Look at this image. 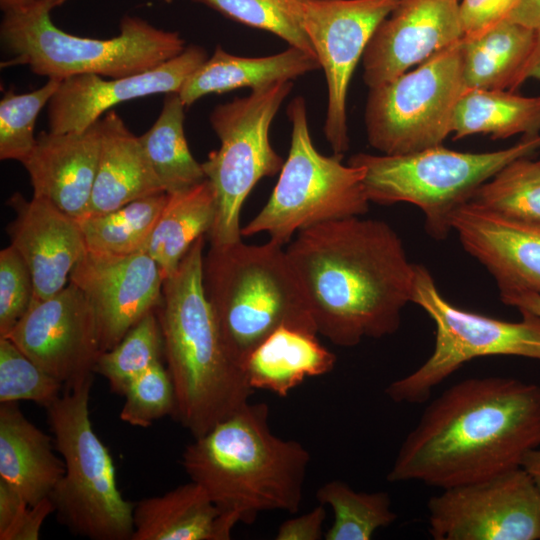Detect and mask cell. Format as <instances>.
<instances>
[{
    "instance_id": "f907efd6",
    "label": "cell",
    "mask_w": 540,
    "mask_h": 540,
    "mask_svg": "<svg viewBox=\"0 0 540 540\" xmlns=\"http://www.w3.org/2000/svg\"><path fill=\"white\" fill-rule=\"evenodd\" d=\"M164 1H166V2H171V0H164Z\"/></svg>"
},
{
    "instance_id": "5bb4252c",
    "label": "cell",
    "mask_w": 540,
    "mask_h": 540,
    "mask_svg": "<svg viewBox=\"0 0 540 540\" xmlns=\"http://www.w3.org/2000/svg\"><path fill=\"white\" fill-rule=\"evenodd\" d=\"M399 0H298L303 28L327 83L324 135L333 153L349 149L346 102L354 70L378 25Z\"/></svg>"
},
{
    "instance_id": "7bdbcfd3",
    "label": "cell",
    "mask_w": 540,
    "mask_h": 540,
    "mask_svg": "<svg viewBox=\"0 0 540 540\" xmlns=\"http://www.w3.org/2000/svg\"><path fill=\"white\" fill-rule=\"evenodd\" d=\"M52 512H54V506L49 497L29 506L9 540H37L45 519Z\"/></svg>"
},
{
    "instance_id": "f6af8a7d",
    "label": "cell",
    "mask_w": 540,
    "mask_h": 540,
    "mask_svg": "<svg viewBox=\"0 0 540 540\" xmlns=\"http://www.w3.org/2000/svg\"><path fill=\"white\" fill-rule=\"evenodd\" d=\"M503 303L516 307L519 311H528L540 317V295L534 292L502 293Z\"/></svg>"
},
{
    "instance_id": "4dcf8cb0",
    "label": "cell",
    "mask_w": 540,
    "mask_h": 540,
    "mask_svg": "<svg viewBox=\"0 0 540 540\" xmlns=\"http://www.w3.org/2000/svg\"><path fill=\"white\" fill-rule=\"evenodd\" d=\"M167 199L168 194L160 192L78 218L87 250L117 256L143 250Z\"/></svg>"
},
{
    "instance_id": "30bf717a",
    "label": "cell",
    "mask_w": 540,
    "mask_h": 540,
    "mask_svg": "<svg viewBox=\"0 0 540 540\" xmlns=\"http://www.w3.org/2000/svg\"><path fill=\"white\" fill-rule=\"evenodd\" d=\"M293 82L279 81L216 106L210 124L220 146L202 163L216 200L211 246L241 240L242 206L263 177L280 172L284 160L270 142V127Z\"/></svg>"
},
{
    "instance_id": "681fc988",
    "label": "cell",
    "mask_w": 540,
    "mask_h": 540,
    "mask_svg": "<svg viewBox=\"0 0 540 540\" xmlns=\"http://www.w3.org/2000/svg\"><path fill=\"white\" fill-rule=\"evenodd\" d=\"M49 1L54 5V7H57V6L62 5L67 0H49Z\"/></svg>"
},
{
    "instance_id": "83f0119b",
    "label": "cell",
    "mask_w": 540,
    "mask_h": 540,
    "mask_svg": "<svg viewBox=\"0 0 540 540\" xmlns=\"http://www.w3.org/2000/svg\"><path fill=\"white\" fill-rule=\"evenodd\" d=\"M216 214L211 183L205 179L183 191L168 194L145 250L165 277L172 274L195 241L209 234Z\"/></svg>"
},
{
    "instance_id": "f1b7e54d",
    "label": "cell",
    "mask_w": 540,
    "mask_h": 540,
    "mask_svg": "<svg viewBox=\"0 0 540 540\" xmlns=\"http://www.w3.org/2000/svg\"><path fill=\"white\" fill-rule=\"evenodd\" d=\"M454 140L476 134L505 139L540 135V96L509 90L465 89L452 120Z\"/></svg>"
},
{
    "instance_id": "d6986e66",
    "label": "cell",
    "mask_w": 540,
    "mask_h": 540,
    "mask_svg": "<svg viewBox=\"0 0 540 540\" xmlns=\"http://www.w3.org/2000/svg\"><path fill=\"white\" fill-rule=\"evenodd\" d=\"M464 249L496 279L500 294L540 295V224L509 219L470 201L451 216Z\"/></svg>"
},
{
    "instance_id": "6da1fadb",
    "label": "cell",
    "mask_w": 540,
    "mask_h": 540,
    "mask_svg": "<svg viewBox=\"0 0 540 540\" xmlns=\"http://www.w3.org/2000/svg\"><path fill=\"white\" fill-rule=\"evenodd\" d=\"M318 334L337 346L400 327L415 264L386 222L348 217L300 230L285 249Z\"/></svg>"
},
{
    "instance_id": "277c9868",
    "label": "cell",
    "mask_w": 540,
    "mask_h": 540,
    "mask_svg": "<svg viewBox=\"0 0 540 540\" xmlns=\"http://www.w3.org/2000/svg\"><path fill=\"white\" fill-rule=\"evenodd\" d=\"M308 450L276 436L266 403H246L184 450L182 466L237 524L259 513H295L303 499Z\"/></svg>"
},
{
    "instance_id": "484cf974",
    "label": "cell",
    "mask_w": 540,
    "mask_h": 540,
    "mask_svg": "<svg viewBox=\"0 0 540 540\" xmlns=\"http://www.w3.org/2000/svg\"><path fill=\"white\" fill-rule=\"evenodd\" d=\"M319 68L315 57L291 46L263 57L236 56L217 46L213 55L185 81L178 94L189 107L209 94H223L243 87L254 90L279 81H292Z\"/></svg>"
},
{
    "instance_id": "bcb514c9",
    "label": "cell",
    "mask_w": 540,
    "mask_h": 540,
    "mask_svg": "<svg viewBox=\"0 0 540 540\" xmlns=\"http://www.w3.org/2000/svg\"><path fill=\"white\" fill-rule=\"evenodd\" d=\"M531 78L540 79V28L536 30L533 50L518 78V88Z\"/></svg>"
},
{
    "instance_id": "cb8c5ba5",
    "label": "cell",
    "mask_w": 540,
    "mask_h": 540,
    "mask_svg": "<svg viewBox=\"0 0 540 540\" xmlns=\"http://www.w3.org/2000/svg\"><path fill=\"white\" fill-rule=\"evenodd\" d=\"M51 438L30 422L17 402L0 405V479L29 506L47 498L65 472Z\"/></svg>"
},
{
    "instance_id": "2e32d148",
    "label": "cell",
    "mask_w": 540,
    "mask_h": 540,
    "mask_svg": "<svg viewBox=\"0 0 540 540\" xmlns=\"http://www.w3.org/2000/svg\"><path fill=\"white\" fill-rule=\"evenodd\" d=\"M164 276L145 251L104 255L86 251L69 282L87 298L94 313L100 351L116 346L162 299Z\"/></svg>"
},
{
    "instance_id": "e575fe53",
    "label": "cell",
    "mask_w": 540,
    "mask_h": 540,
    "mask_svg": "<svg viewBox=\"0 0 540 540\" xmlns=\"http://www.w3.org/2000/svg\"><path fill=\"white\" fill-rule=\"evenodd\" d=\"M247 26L280 37L316 58L303 28L298 0H193ZM317 59V58H316Z\"/></svg>"
},
{
    "instance_id": "8d00e7d4",
    "label": "cell",
    "mask_w": 540,
    "mask_h": 540,
    "mask_svg": "<svg viewBox=\"0 0 540 540\" xmlns=\"http://www.w3.org/2000/svg\"><path fill=\"white\" fill-rule=\"evenodd\" d=\"M64 385L41 369L9 338L0 337V403L32 401L47 408Z\"/></svg>"
},
{
    "instance_id": "9a60e30c",
    "label": "cell",
    "mask_w": 540,
    "mask_h": 540,
    "mask_svg": "<svg viewBox=\"0 0 540 540\" xmlns=\"http://www.w3.org/2000/svg\"><path fill=\"white\" fill-rule=\"evenodd\" d=\"M5 338L64 388L92 378L101 354L92 308L71 282L54 296L33 302Z\"/></svg>"
},
{
    "instance_id": "f546056e",
    "label": "cell",
    "mask_w": 540,
    "mask_h": 540,
    "mask_svg": "<svg viewBox=\"0 0 540 540\" xmlns=\"http://www.w3.org/2000/svg\"><path fill=\"white\" fill-rule=\"evenodd\" d=\"M178 92L165 94L161 112L139 137L148 161L167 194L191 188L206 179L202 163L190 152L184 133V110Z\"/></svg>"
},
{
    "instance_id": "ac0fdd59",
    "label": "cell",
    "mask_w": 540,
    "mask_h": 540,
    "mask_svg": "<svg viewBox=\"0 0 540 540\" xmlns=\"http://www.w3.org/2000/svg\"><path fill=\"white\" fill-rule=\"evenodd\" d=\"M207 59L204 48L189 45L177 56L139 74L108 79L94 74L68 77L60 82L47 105L49 131L80 132L119 103L178 92Z\"/></svg>"
},
{
    "instance_id": "8fae6325",
    "label": "cell",
    "mask_w": 540,
    "mask_h": 540,
    "mask_svg": "<svg viewBox=\"0 0 540 540\" xmlns=\"http://www.w3.org/2000/svg\"><path fill=\"white\" fill-rule=\"evenodd\" d=\"M412 302L434 321L435 346L420 367L386 387L385 394L396 403L426 402L435 387L478 357L540 360V317L533 313L521 310V321L508 322L458 308L442 296L431 273L419 264H415Z\"/></svg>"
},
{
    "instance_id": "f35d334b",
    "label": "cell",
    "mask_w": 540,
    "mask_h": 540,
    "mask_svg": "<svg viewBox=\"0 0 540 540\" xmlns=\"http://www.w3.org/2000/svg\"><path fill=\"white\" fill-rule=\"evenodd\" d=\"M34 299L31 271L10 244L0 252V337H7Z\"/></svg>"
},
{
    "instance_id": "3957f363",
    "label": "cell",
    "mask_w": 540,
    "mask_h": 540,
    "mask_svg": "<svg viewBox=\"0 0 540 540\" xmlns=\"http://www.w3.org/2000/svg\"><path fill=\"white\" fill-rule=\"evenodd\" d=\"M205 236L164 278L155 312L176 396L173 417L200 437L249 402L254 390L231 356L203 285Z\"/></svg>"
},
{
    "instance_id": "7402d4cb",
    "label": "cell",
    "mask_w": 540,
    "mask_h": 540,
    "mask_svg": "<svg viewBox=\"0 0 540 540\" xmlns=\"http://www.w3.org/2000/svg\"><path fill=\"white\" fill-rule=\"evenodd\" d=\"M99 124V160L84 215L109 212L136 199L164 192L139 137L128 129L118 113L108 111Z\"/></svg>"
},
{
    "instance_id": "e0dca14e",
    "label": "cell",
    "mask_w": 540,
    "mask_h": 540,
    "mask_svg": "<svg viewBox=\"0 0 540 540\" xmlns=\"http://www.w3.org/2000/svg\"><path fill=\"white\" fill-rule=\"evenodd\" d=\"M460 0H399L374 31L362 57L363 81L378 86L463 37Z\"/></svg>"
},
{
    "instance_id": "7dc6e473",
    "label": "cell",
    "mask_w": 540,
    "mask_h": 540,
    "mask_svg": "<svg viewBox=\"0 0 540 540\" xmlns=\"http://www.w3.org/2000/svg\"><path fill=\"white\" fill-rule=\"evenodd\" d=\"M521 467L529 474L540 494V446L526 454Z\"/></svg>"
},
{
    "instance_id": "d4e9b609",
    "label": "cell",
    "mask_w": 540,
    "mask_h": 540,
    "mask_svg": "<svg viewBox=\"0 0 540 540\" xmlns=\"http://www.w3.org/2000/svg\"><path fill=\"white\" fill-rule=\"evenodd\" d=\"M317 335L293 326H282L272 332L242 363L251 389L286 397L305 379L331 372L336 356Z\"/></svg>"
},
{
    "instance_id": "60d3db41",
    "label": "cell",
    "mask_w": 540,
    "mask_h": 540,
    "mask_svg": "<svg viewBox=\"0 0 540 540\" xmlns=\"http://www.w3.org/2000/svg\"><path fill=\"white\" fill-rule=\"evenodd\" d=\"M325 505L315 506L309 512L284 521L275 535L276 540H320L324 536Z\"/></svg>"
},
{
    "instance_id": "44dd1931",
    "label": "cell",
    "mask_w": 540,
    "mask_h": 540,
    "mask_svg": "<svg viewBox=\"0 0 540 540\" xmlns=\"http://www.w3.org/2000/svg\"><path fill=\"white\" fill-rule=\"evenodd\" d=\"M99 121L80 132H41L22 162L33 196L49 200L72 218L88 208L100 153Z\"/></svg>"
},
{
    "instance_id": "74e56055",
    "label": "cell",
    "mask_w": 540,
    "mask_h": 540,
    "mask_svg": "<svg viewBox=\"0 0 540 540\" xmlns=\"http://www.w3.org/2000/svg\"><path fill=\"white\" fill-rule=\"evenodd\" d=\"M120 419L131 426L149 427L154 421L173 416L174 385L167 367L158 362L138 376L126 389Z\"/></svg>"
},
{
    "instance_id": "4316f807",
    "label": "cell",
    "mask_w": 540,
    "mask_h": 540,
    "mask_svg": "<svg viewBox=\"0 0 540 540\" xmlns=\"http://www.w3.org/2000/svg\"><path fill=\"white\" fill-rule=\"evenodd\" d=\"M536 30L505 19L479 35L462 37L466 89H518V78L533 50Z\"/></svg>"
},
{
    "instance_id": "7a4b0ae2",
    "label": "cell",
    "mask_w": 540,
    "mask_h": 540,
    "mask_svg": "<svg viewBox=\"0 0 540 540\" xmlns=\"http://www.w3.org/2000/svg\"><path fill=\"white\" fill-rule=\"evenodd\" d=\"M539 446L540 385L469 378L430 402L403 440L387 480L446 489L520 467Z\"/></svg>"
},
{
    "instance_id": "ee69618b",
    "label": "cell",
    "mask_w": 540,
    "mask_h": 540,
    "mask_svg": "<svg viewBox=\"0 0 540 540\" xmlns=\"http://www.w3.org/2000/svg\"><path fill=\"white\" fill-rule=\"evenodd\" d=\"M532 29L540 28V0H518L507 18Z\"/></svg>"
},
{
    "instance_id": "ffe728a7",
    "label": "cell",
    "mask_w": 540,
    "mask_h": 540,
    "mask_svg": "<svg viewBox=\"0 0 540 540\" xmlns=\"http://www.w3.org/2000/svg\"><path fill=\"white\" fill-rule=\"evenodd\" d=\"M9 205L16 212L7 228L11 245L31 271L33 302L43 301L67 286L72 269L87 251L80 226L44 198L27 201L15 193Z\"/></svg>"
},
{
    "instance_id": "52a82bcc",
    "label": "cell",
    "mask_w": 540,
    "mask_h": 540,
    "mask_svg": "<svg viewBox=\"0 0 540 540\" xmlns=\"http://www.w3.org/2000/svg\"><path fill=\"white\" fill-rule=\"evenodd\" d=\"M93 377L64 388L46 410L65 472L49 498L59 522L92 540H131L134 504L124 499L109 449L93 429Z\"/></svg>"
},
{
    "instance_id": "4fadbf2b",
    "label": "cell",
    "mask_w": 540,
    "mask_h": 540,
    "mask_svg": "<svg viewBox=\"0 0 540 540\" xmlns=\"http://www.w3.org/2000/svg\"><path fill=\"white\" fill-rule=\"evenodd\" d=\"M427 508L435 540H540V494L521 466L442 489Z\"/></svg>"
},
{
    "instance_id": "7c38bea8",
    "label": "cell",
    "mask_w": 540,
    "mask_h": 540,
    "mask_svg": "<svg viewBox=\"0 0 540 540\" xmlns=\"http://www.w3.org/2000/svg\"><path fill=\"white\" fill-rule=\"evenodd\" d=\"M465 89L459 40L415 68L369 88L364 111L369 144L386 155L442 145L452 133L455 107Z\"/></svg>"
},
{
    "instance_id": "603a6c76",
    "label": "cell",
    "mask_w": 540,
    "mask_h": 540,
    "mask_svg": "<svg viewBox=\"0 0 540 540\" xmlns=\"http://www.w3.org/2000/svg\"><path fill=\"white\" fill-rule=\"evenodd\" d=\"M131 540H229L237 524L194 481L134 504Z\"/></svg>"
},
{
    "instance_id": "d590c367",
    "label": "cell",
    "mask_w": 540,
    "mask_h": 540,
    "mask_svg": "<svg viewBox=\"0 0 540 540\" xmlns=\"http://www.w3.org/2000/svg\"><path fill=\"white\" fill-rule=\"evenodd\" d=\"M58 79H48L40 88L15 93L7 90L0 101V159L23 162L35 147L36 119L60 85Z\"/></svg>"
},
{
    "instance_id": "c3c4849f",
    "label": "cell",
    "mask_w": 540,
    "mask_h": 540,
    "mask_svg": "<svg viewBox=\"0 0 540 540\" xmlns=\"http://www.w3.org/2000/svg\"><path fill=\"white\" fill-rule=\"evenodd\" d=\"M36 0H0L1 10L6 13L25 9L35 3Z\"/></svg>"
},
{
    "instance_id": "9c48e42d",
    "label": "cell",
    "mask_w": 540,
    "mask_h": 540,
    "mask_svg": "<svg viewBox=\"0 0 540 540\" xmlns=\"http://www.w3.org/2000/svg\"><path fill=\"white\" fill-rule=\"evenodd\" d=\"M287 115L291 142L278 181L264 207L241 229L242 236L266 233L282 245L302 229L363 215L370 203L365 169L344 164L342 154L327 156L315 148L302 96L289 103Z\"/></svg>"
},
{
    "instance_id": "836d02e7",
    "label": "cell",
    "mask_w": 540,
    "mask_h": 540,
    "mask_svg": "<svg viewBox=\"0 0 540 540\" xmlns=\"http://www.w3.org/2000/svg\"><path fill=\"white\" fill-rule=\"evenodd\" d=\"M162 358L163 337L154 310L132 327L116 346L99 355L94 372L107 380L113 393L124 395L138 376Z\"/></svg>"
},
{
    "instance_id": "1f68e13d",
    "label": "cell",
    "mask_w": 540,
    "mask_h": 540,
    "mask_svg": "<svg viewBox=\"0 0 540 540\" xmlns=\"http://www.w3.org/2000/svg\"><path fill=\"white\" fill-rule=\"evenodd\" d=\"M320 504L329 506L333 523L326 540H369L374 533L392 524L396 513L386 492H357L341 480H332L316 492Z\"/></svg>"
},
{
    "instance_id": "5b68a950",
    "label": "cell",
    "mask_w": 540,
    "mask_h": 540,
    "mask_svg": "<svg viewBox=\"0 0 540 540\" xmlns=\"http://www.w3.org/2000/svg\"><path fill=\"white\" fill-rule=\"evenodd\" d=\"M203 285L225 344L241 367L279 327L317 332L303 288L278 242L210 245Z\"/></svg>"
},
{
    "instance_id": "b9f144b4",
    "label": "cell",
    "mask_w": 540,
    "mask_h": 540,
    "mask_svg": "<svg viewBox=\"0 0 540 540\" xmlns=\"http://www.w3.org/2000/svg\"><path fill=\"white\" fill-rule=\"evenodd\" d=\"M28 508L21 494L0 479V540L9 539Z\"/></svg>"
},
{
    "instance_id": "d6a6232c",
    "label": "cell",
    "mask_w": 540,
    "mask_h": 540,
    "mask_svg": "<svg viewBox=\"0 0 540 540\" xmlns=\"http://www.w3.org/2000/svg\"><path fill=\"white\" fill-rule=\"evenodd\" d=\"M470 202L509 219L540 224V159L513 160L482 184Z\"/></svg>"
},
{
    "instance_id": "8992f818",
    "label": "cell",
    "mask_w": 540,
    "mask_h": 540,
    "mask_svg": "<svg viewBox=\"0 0 540 540\" xmlns=\"http://www.w3.org/2000/svg\"><path fill=\"white\" fill-rule=\"evenodd\" d=\"M49 0L4 13L1 43L12 58L2 66L27 65L36 75L60 81L81 74L121 78L151 70L180 54L185 41L178 32L159 29L124 16L120 33L94 39L66 33L53 23Z\"/></svg>"
},
{
    "instance_id": "ab89813d",
    "label": "cell",
    "mask_w": 540,
    "mask_h": 540,
    "mask_svg": "<svg viewBox=\"0 0 540 540\" xmlns=\"http://www.w3.org/2000/svg\"><path fill=\"white\" fill-rule=\"evenodd\" d=\"M518 0H460L459 14L463 37L481 34L507 19Z\"/></svg>"
},
{
    "instance_id": "ba28073f",
    "label": "cell",
    "mask_w": 540,
    "mask_h": 540,
    "mask_svg": "<svg viewBox=\"0 0 540 540\" xmlns=\"http://www.w3.org/2000/svg\"><path fill=\"white\" fill-rule=\"evenodd\" d=\"M539 148L540 135L491 152H460L440 145L402 155L358 153L348 163L365 169L370 202L414 204L425 214L428 233L444 239L452 230L453 212L470 201L482 184L513 160Z\"/></svg>"
}]
</instances>
